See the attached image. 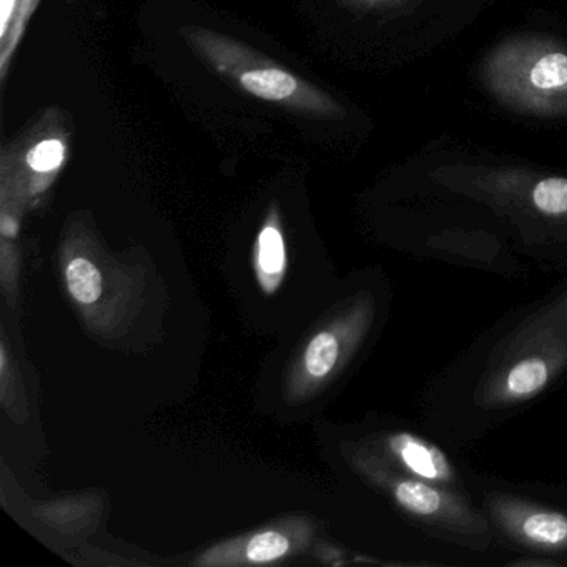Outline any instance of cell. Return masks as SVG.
I'll list each match as a JSON object with an SVG mask.
<instances>
[{"label": "cell", "instance_id": "5bb4252c", "mask_svg": "<svg viewBox=\"0 0 567 567\" xmlns=\"http://www.w3.org/2000/svg\"><path fill=\"white\" fill-rule=\"evenodd\" d=\"M18 0H0V32L8 28Z\"/></svg>", "mask_w": 567, "mask_h": 567}, {"label": "cell", "instance_id": "6da1fadb", "mask_svg": "<svg viewBox=\"0 0 567 567\" xmlns=\"http://www.w3.org/2000/svg\"><path fill=\"white\" fill-rule=\"evenodd\" d=\"M182 35L202 61L251 97L308 117L340 118L344 115L343 107L327 92L275 64L244 42L205 28H184Z\"/></svg>", "mask_w": 567, "mask_h": 567}, {"label": "cell", "instance_id": "277c9868", "mask_svg": "<svg viewBox=\"0 0 567 567\" xmlns=\"http://www.w3.org/2000/svg\"><path fill=\"white\" fill-rule=\"evenodd\" d=\"M391 450L400 457L401 463L427 481H446L450 477L451 470L446 457L440 450L424 443L420 437L413 434H396L390 440Z\"/></svg>", "mask_w": 567, "mask_h": 567}, {"label": "cell", "instance_id": "5b68a950", "mask_svg": "<svg viewBox=\"0 0 567 567\" xmlns=\"http://www.w3.org/2000/svg\"><path fill=\"white\" fill-rule=\"evenodd\" d=\"M258 267L265 290L278 284L285 268V245L280 230L275 225H265L258 237Z\"/></svg>", "mask_w": 567, "mask_h": 567}, {"label": "cell", "instance_id": "4fadbf2b", "mask_svg": "<svg viewBox=\"0 0 567 567\" xmlns=\"http://www.w3.org/2000/svg\"><path fill=\"white\" fill-rule=\"evenodd\" d=\"M290 549L288 539L275 530L257 534L248 543L247 556L254 563H270V560L280 559Z\"/></svg>", "mask_w": 567, "mask_h": 567}, {"label": "cell", "instance_id": "9a60e30c", "mask_svg": "<svg viewBox=\"0 0 567 567\" xmlns=\"http://www.w3.org/2000/svg\"><path fill=\"white\" fill-rule=\"evenodd\" d=\"M2 234L9 238L18 235V221H16L14 218L9 217V215H4V217H2Z\"/></svg>", "mask_w": 567, "mask_h": 567}, {"label": "cell", "instance_id": "ba28073f", "mask_svg": "<svg viewBox=\"0 0 567 567\" xmlns=\"http://www.w3.org/2000/svg\"><path fill=\"white\" fill-rule=\"evenodd\" d=\"M549 380V368L543 358L519 361L506 378V388L514 396H527L543 390Z\"/></svg>", "mask_w": 567, "mask_h": 567}, {"label": "cell", "instance_id": "7c38bea8", "mask_svg": "<svg viewBox=\"0 0 567 567\" xmlns=\"http://www.w3.org/2000/svg\"><path fill=\"white\" fill-rule=\"evenodd\" d=\"M533 200L543 214H566L567 181H564V178H546V181L539 182L534 188Z\"/></svg>", "mask_w": 567, "mask_h": 567}, {"label": "cell", "instance_id": "30bf717a", "mask_svg": "<svg viewBox=\"0 0 567 567\" xmlns=\"http://www.w3.org/2000/svg\"><path fill=\"white\" fill-rule=\"evenodd\" d=\"M394 496L401 506L406 507L411 513L421 514V516L437 513L443 504L441 494L421 481H401L394 486Z\"/></svg>", "mask_w": 567, "mask_h": 567}, {"label": "cell", "instance_id": "2e32d148", "mask_svg": "<svg viewBox=\"0 0 567 567\" xmlns=\"http://www.w3.org/2000/svg\"><path fill=\"white\" fill-rule=\"evenodd\" d=\"M347 4L357 6V8H378V6L388 4L393 0H344Z\"/></svg>", "mask_w": 567, "mask_h": 567}, {"label": "cell", "instance_id": "52a82bcc", "mask_svg": "<svg viewBox=\"0 0 567 567\" xmlns=\"http://www.w3.org/2000/svg\"><path fill=\"white\" fill-rule=\"evenodd\" d=\"M69 291L79 303H94L102 295V275L92 261L75 258L65 270Z\"/></svg>", "mask_w": 567, "mask_h": 567}, {"label": "cell", "instance_id": "8992f818", "mask_svg": "<svg viewBox=\"0 0 567 567\" xmlns=\"http://www.w3.org/2000/svg\"><path fill=\"white\" fill-rule=\"evenodd\" d=\"M39 2L41 0H18L8 28L0 32V79L2 82H6V78H8L9 65H11L12 58L21 44L25 28H28L29 19L34 14Z\"/></svg>", "mask_w": 567, "mask_h": 567}, {"label": "cell", "instance_id": "7a4b0ae2", "mask_svg": "<svg viewBox=\"0 0 567 567\" xmlns=\"http://www.w3.org/2000/svg\"><path fill=\"white\" fill-rule=\"evenodd\" d=\"M513 69V82L497 84L504 94H513L526 107L553 109L566 104L567 54L540 51L524 54Z\"/></svg>", "mask_w": 567, "mask_h": 567}, {"label": "cell", "instance_id": "8fae6325", "mask_svg": "<svg viewBox=\"0 0 567 567\" xmlns=\"http://www.w3.org/2000/svg\"><path fill=\"white\" fill-rule=\"evenodd\" d=\"M340 354V344L337 337L330 331H321L308 344L305 353V367L308 373L315 378H323L333 370Z\"/></svg>", "mask_w": 567, "mask_h": 567}, {"label": "cell", "instance_id": "3957f363", "mask_svg": "<svg viewBox=\"0 0 567 567\" xmlns=\"http://www.w3.org/2000/svg\"><path fill=\"white\" fill-rule=\"evenodd\" d=\"M21 155L25 171L34 177L32 188L35 192L44 190L64 165L68 157V137L62 132L54 131V127L45 132L42 127L41 134L31 137Z\"/></svg>", "mask_w": 567, "mask_h": 567}, {"label": "cell", "instance_id": "9c48e42d", "mask_svg": "<svg viewBox=\"0 0 567 567\" xmlns=\"http://www.w3.org/2000/svg\"><path fill=\"white\" fill-rule=\"evenodd\" d=\"M520 529L533 543L559 546L567 540V517L559 513H533Z\"/></svg>", "mask_w": 567, "mask_h": 567}]
</instances>
